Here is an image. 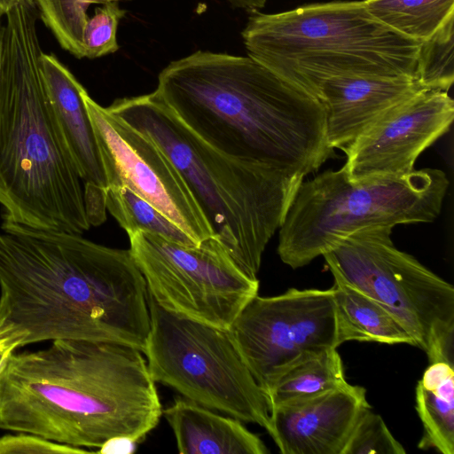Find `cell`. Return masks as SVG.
I'll list each match as a JSON object with an SVG mask.
<instances>
[{
	"label": "cell",
	"instance_id": "9c48e42d",
	"mask_svg": "<svg viewBox=\"0 0 454 454\" xmlns=\"http://www.w3.org/2000/svg\"><path fill=\"white\" fill-rule=\"evenodd\" d=\"M392 227L358 231L323 256L333 275L386 307L426 353L454 342V287L397 249Z\"/></svg>",
	"mask_w": 454,
	"mask_h": 454
},
{
	"label": "cell",
	"instance_id": "7a4b0ae2",
	"mask_svg": "<svg viewBox=\"0 0 454 454\" xmlns=\"http://www.w3.org/2000/svg\"><path fill=\"white\" fill-rule=\"evenodd\" d=\"M162 411L146 360L130 346L56 340L13 352L0 370V429L98 449L116 436L142 442Z\"/></svg>",
	"mask_w": 454,
	"mask_h": 454
},
{
	"label": "cell",
	"instance_id": "484cf974",
	"mask_svg": "<svg viewBox=\"0 0 454 454\" xmlns=\"http://www.w3.org/2000/svg\"><path fill=\"white\" fill-rule=\"evenodd\" d=\"M454 35L422 44L418 80L427 89L448 91L454 79Z\"/></svg>",
	"mask_w": 454,
	"mask_h": 454
},
{
	"label": "cell",
	"instance_id": "30bf717a",
	"mask_svg": "<svg viewBox=\"0 0 454 454\" xmlns=\"http://www.w3.org/2000/svg\"><path fill=\"white\" fill-rule=\"evenodd\" d=\"M127 234L149 294L168 311L228 330L258 294V279L235 264L216 236L188 247L144 231Z\"/></svg>",
	"mask_w": 454,
	"mask_h": 454
},
{
	"label": "cell",
	"instance_id": "9a60e30c",
	"mask_svg": "<svg viewBox=\"0 0 454 454\" xmlns=\"http://www.w3.org/2000/svg\"><path fill=\"white\" fill-rule=\"evenodd\" d=\"M427 89L407 76H344L324 82L316 98L323 106L328 145L343 150L382 114Z\"/></svg>",
	"mask_w": 454,
	"mask_h": 454
},
{
	"label": "cell",
	"instance_id": "3957f363",
	"mask_svg": "<svg viewBox=\"0 0 454 454\" xmlns=\"http://www.w3.org/2000/svg\"><path fill=\"white\" fill-rule=\"evenodd\" d=\"M155 90L230 156L305 176L333 156L319 100L249 56L197 51L164 67Z\"/></svg>",
	"mask_w": 454,
	"mask_h": 454
},
{
	"label": "cell",
	"instance_id": "1f68e13d",
	"mask_svg": "<svg viewBox=\"0 0 454 454\" xmlns=\"http://www.w3.org/2000/svg\"><path fill=\"white\" fill-rule=\"evenodd\" d=\"M3 25L0 18V71L2 66V54H3Z\"/></svg>",
	"mask_w": 454,
	"mask_h": 454
},
{
	"label": "cell",
	"instance_id": "5b68a950",
	"mask_svg": "<svg viewBox=\"0 0 454 454\" xmlns=\"http://www.w3.org/2000/svg\"><path fill=\"white\" fill-rule=\"evenodd\" d=\"M106 109L162 150L231 260L257 278L263 251L306 176L217 150L187 127L156 90L115 99Z\"/></svg>",
	"mask_w": 454,
	"mask_h": 454
},
{
	"label": "cell",
	"instance_id": "5bb4252c",
	"mask_svg": "<svg viewBox=\"0 0 454 454\" xmlns=\"http://www.w3.org/2000/svg\"><path fill=\"white\" fill-rule=\"evenodd\" d=\"M365 389L348 384L270 409V431L282 454H342L361 411Z\"/></svg>",
	"mask_w": 454,
	"mask_h": 454
},
{
	"label": "cell",
	"instance_id": "2e32d148",
	"mask_svg": "<svg viewBox=\"0 0 454 454\" xmlns=\"http://www.w3.org/2000/svg\"><path fill=\"white\" fill-rule=\"evenodd\" d=\"M41 67L50 109L83 183L108 186L94 129L83 100L85 88L54 54L42 53Z\"/></svg>",
	"mask_w": 454,
	"mask_h": 454
},
{
	"label": "cell",
	"instance_id": "e0dca14e",
	"mask_svg": "<svg viewBox=\"0 0 454 454\" xmlns=\"http://www.w3.org/2000/svg\"><path fill=\"white\" fill-rule=\"evenodd\" d=\"M182 454H266L267 447L242 421L186 398L162 411Z\"/></svg>",
	"mask_w": 454,
	"mask_h": 454
},
{
	"label": "cell",
	"instance_id": "ba28073f",
	"mask_svg": "<svg viewBox=\"0 0 454 454\" xmlns=\"http://www.w3.org/2000/svg\"><path fill=\"white\" fill-rule=\"evenodd\" d=\"M143 354L153 380L183 397L270 431L269 402L228 330L162 308L149 294Z\"/></svg>",
	"mask_w": 454,
	"mask_h": 454
},
{
	"label": "cell",
	"instance_id": "4fadbf2b",
	"mask_svg": "<svg viewBox=\"0 0 454 454\" xmlns=\"http://www.w3.org/2000/svg\"><path fill=\"white\" fill-rule=\"evenodd\" d=\"M453 118L448 91L424 89L389 108L344 148L342 168L354 180L407 175Z\"/></svg>",
	"mask_w": 454,
	"mask_h": 454
},
{
	"label": "cell",
	"instance_id": "4316f807",
	"mask_svg": "<svg viewBox=\"0 0 454 454\" xmlns=\"http://www.w3.org/2000/svg\"><path fill=\"white\" fill-rule=\"evenodd\" d=\"M95 453L83 448L50 441L29 433L20 432L0 437V454H79Z\"/></svg>",
	"mask_w": 454,
	"mask_h": 454
},
{
	"label": "cell",
	"instance_id": "8992f818",
	"mask_svg": "<svg viewBox=\"0 0 454 454\" xmlns=\"http://www.w3.org/2000/svg\"><path fill=\"white\" fill-rule=\"evenodd\" d=\"M249 12L241 32L247 56L315 97L337 77L418 79L422 44L377 20L364 0Z\"/></svg>",
	"mask_w": 454,
	"mask_h": 454
},
{
	"label": "cell",
	"instance_id": "7402d4cb",
	"mask_svg": "<svg viewBox=\"0 0 454 454\" xmlns=\"http://www.w3.org/2000/svg\"><path fill=\"white\" fill-rule=\"evenodd\" d=\"M105 203L127 233L139 230L183 246H199L176 223L126 186L106 187Z\"/></svg>",
	"mask_w": 454,
	"mask_h": 454
},
{
	"label": "cell",
	"instance_id": "277c9868",
	"mask_svg": "<svg viewBox=\"0 0 454 454\" xmlns=\"http://www.w3.org/2000/svg\"><path fill=\"white\" fill-rule=\"evenodd\" d=\"M0 71L2 220L83 234L82 179L55 125L45 90L33 0L6 15Z\"/></svg>",
	"mask_w": 454,
	"mask_h": 454
},
{
	"label": "cell",
	"instance_id": "83f0119b",
	"mask_svg": "<svg viewBox=\"0 0 454 454\" xmlns=\"http://www.w3.org/2000/svg\"><path fill=\"white\" fill-rule=\"evenodd\" d=\"M105 189L92 183L83 184L85 214L90 226H98L106 219Z\"/></svg>",
	"mask_w": 454,
	"mask_h": 454
},
{
	"label": "cell",
	"instance_id": "52a82bcc",
	"mask_svg": "<svg viewBox=\"0 0 454 454\" xmlns=\"http://www.w3.org/2000/svg\"><path fill=\"white\" fill-rule=\"evenodd\" d=\"M449 187L437 168L401 176L351 179L343 168L302 181L279 228L278 254L293 269L371 227L432 223Z\"/></svg>",
	"mask_w": 454,
	"mask_h": 454
},
{
	"label": "cell",
	"instance_id": "4dcf8cb0",
	"mask_svg": "<svg viewBox=\"0 0 454 454\" xmlns=\"http://www.w3.org/2000/svg\"><path fill=\"white\" fill-rule=\"evenodd\" d=\"M11 348H0V370L7 358L14 352Z\"/></svg>",
	"mask_w": 454,
	"mask_h": 454
},
{
	"label": "cell",
	"instance_id": "d4e9b609",
	"mask_svg": "<svg viewBox=\"0 0 454 454\" xmlns=\"http://www.w3.org/2000/svg\"><path fill=\"white\" fill-rule=\"evenodd\" d=\"M127 11L118 2L97 5L83 33L84 58L97 59L117 51V29Z\"/></svg>",
	"mask_w": 454,
	"mask_h": 454
},
{
	"label": "cell",
	"instance_id": "d6986e66",
	"mask_svg": "<svg viewBox=\"0 0 454 454\" xmlns=\"http://www.w3.org/2000/svg\"><path fill=\"white\" fill-rule=\"evenodd\" d=\"M416 410L423 425L421 449L454 453V359L429 361L416 387Z\"/></svg>",
	"mask_w": 454,
	"mask_h": 454
},
{
	"label": "cell",
	"instance_id": "f1b7e54d",
	"mask_svg": "<svg viewBox=\"0 0 454 454\" xmlns=\"http://www.w3.org/2000/svg\"><path fill=\"white\" fill-rule=\"evenodd\" d=\"M137 442L127 436H116L107 440L96 453L131 454L136 450Z\"/></svg>",
	"mask_w": 454,
	"mask_h": 454
},
{
	"label": "cell",
	"instance_id": "44dd1931",
	"mask_svg": "<svg viewBox=\"0 0 454 454\" xmlns=\"http://www.w3.org/2000/svg\"><path fill=\"white\" fill-rule=\"evenodd\" d=\"M368 12L421 44L454 35V0H364Z\"/></svg>",
	"mask_w": 454,
	"mask_h": 454
},
{
	"label": "cell",
	"instance_id": "ac0fdd59",
	"mask_svg": "<svg viewBox=\"0 0 454 454\" xmlns=\"http://www.w3.org/2000/svg\"><path fill=\"white\" fill-rule=\"evenodd\" d=\"M333 279L339 345L356 340L416 346L406 327L386 307L344 280Z\"/></svg>",
	"mask_w": 454,
	"mask_h": 454
},
{
	"label": "cell",
	"instance_id": "cb8c5ba5",
	"mask_svg": "<svg viewBox=\"0 0 454 454\" xmlns=\"http://www.w3.org/2000/svg\"><path fill=\"white\" fill-rule=\"evenodd\" d=\"M383 419L364 408L357 418L342 454H404Z\"/></svg>",
	"mask_w": 454,
	"mask_h": 454
},
{
	"label": "cell",
	"instance_id": "f546056e",
	"mask_svg": "<svg viewBox=\"0 0 454 454\" xmlns=\"http://www.w3.org/2000/svg\"><path fill=\"white\" fill-rule=\"evenodd\" d=\"M25 0H0V18Z\"/></svg>",
	"mask_w": 454,
	"mask_h": 454
},
{
	"label": "cell",
	"instance_id": "7c38bea8",
	"mask_svg": "<svg viewBox=\"0 0 454 454\" xmlns=\"http://www.w3.org/2000/svg\"><path fill=\"white\" fill-rule=\"evenodd\" d=\"M82 97L108 186L128 187L176 223L197 245L215 237L184 179L162 150L98 105L86 90Z\"/></svg>",
	"mask_w": 454,
	"mask_h": 454
},
{
	"label": "cell",
	"instance_id": "ffe728a7",
	"mask_svg": "<svg viewBox=\"0 0 454 454\" xmlns=\"http://www.w3.org/2000/svg\"><path fill=\"white\" fill-rule=\"evenodd\" d=\"M337 348L305 354L289 364L266 394L271 408L303 401L348 385Z\"/></svg>",
	"mask_w": 454,
	"mask_h": 454
},
{
	"label": "cell",
	"instance_id": "603a6c76",
	"mask_svg": "<svg viewBox=\"0 0 454 454\" xmlns=\"http://www.w3.org/2000/svg\"><path fill=\"white\" fill-rule=\"evenodd\" d=\"M130 0H33L39 18L59 45L77 59L84 58L83 33L89 9L109 2Z\"/></svg>",
	"mask_w": 454,
	"mask_h": 454
},
{
	"label": "cell",
	"instance_id": "6da1fadb",
	"mask_svg": "<svg viewBox=\"0 0 454 454\" xmlns=\"http://www.w3.org/2000/svg\"><path fill=\"white\" fill-rule=\"evenodd\" d=\"M147 296L129 249L2 222L0 348L82 340L143 353L150 330Z\"/></svg>",
	"mask_w": 454,
	"mask_h": 454
},
{
	"label": "cell",
	"instance_id": "8fae6325",
	"mask_svg": "<svg viewBox=\"0 0 454 454\" xmlns=\"http://www.w3.org/2000/svg\"><path fill=\"white\" fill-rule=\"evenodd\" d=\"M244 363L266 395L301 356L340 345L333 290L290 288L253 297L228 329Z\"/></svg>",
	"mask_w": 454,
	"mask_h": 454
}]
</instances>
